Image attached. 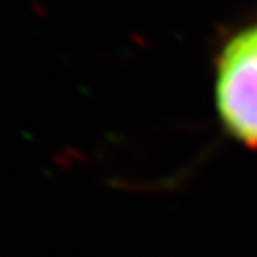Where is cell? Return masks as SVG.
Returning a JSON list of instances; mask_svg holds the SVG:
<instances>
[{
  "label": "cell",
  "instance_id": "obj_1",
  "mask_svg": "<svg viewBox=\"0 0 257 257\" xmlns=\"http://www.w3.org/2000/svg\"><path fill=\"white\" fill-rule=\"evenodd\" d=\"M217 111L225 130L257 148V25L235 33L217 57Z\"/></svg>",
  "mask_w": 257,
  "mask_h": 257
}]
</instances>
